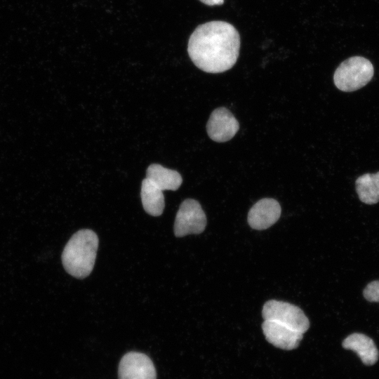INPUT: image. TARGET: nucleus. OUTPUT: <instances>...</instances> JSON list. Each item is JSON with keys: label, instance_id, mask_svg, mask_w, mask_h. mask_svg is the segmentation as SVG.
<instances>
[{"label": "nucleus", "instance_id": "nucleus-5", "mask_svg": "<svg viewBox=\"0 0 379 379\" xmlns=\"http://www.w3.org/2000/svg\"><path fill=\"white\" fill-rule=\"evenodd\" d=\"M207 223L206 216L200 204L187 199L180 204L174 222V234L177 237L187 234H200Z\"/></svg>", "mask_w": 379, "mask_h": 379}, {"label": "nucleus", "instance_id": "nucleus-7", "mask_svg": "<svg viewBox=\"0 0 379 379\" xmlns=\"http://www.w3.org/2000/svg\"><path fill=\"white\" fill-rule=\"evenodd\" d=\"M239 124L232 112L225 107L213 111L206 125L209 138L215 142H224L232 139L237 133Z\"/></svg>", "mask_w": 379, "mask_h": 379}, {"label": "nucleus", "instance_id": "nucleus-15", "mask_svg": "<svg viewBox=\"0 0 379 379\" xmlns=\"http://www.w3.org/2000/svg\"><path fill=\"white\" fill-rule=\"evenodd\" d=\"M203 4L213 6H220L224 3V0H199Z\"/></svg>", "mask_w": 379, "mask_h": 379}, {"label": "nucleus", "instance_id": "nucleus-3", "mask_svg": "<svg viewBox=\"0 0 379 379\" xmlns=\"http://www.w3.org/2000/svg\"><path fill=\"white\" fill-rule=\"evenodd\" d=\"M373 73V66L370 60L361 56H353L337 67L333 81L342 91H355L366 86L371 80Z\"/></svg>", "mask_w": 379, "mask_h": 379}, {"label": "nucleus", "instance_id": "nucleus-4", "mask_svg": "<svg viewBox=\"0 0 379 379\" xmlns=\"http://www.w3.org/2000/svg\"><path fill=\"white\" fill-rule=\"evenodd\" d=\"M264 320L272 321L302 333L310 327V321L302 310L288 302L271 300L266 302L262 308Z\"/></svg>", "mask_w": 379, "mask_h": 379}, {"label": "nucleus", "instance_id": "nucleus-8", "mask_svg": "<svg viewBox=\"0 0 379 379\" xmlns=\"http://www.w3.org/2000/svg\"><path fill=\"white\" fill-rule=\"evenodd\" d=\"M262 329L270 343L286 350L296 348L303 337V333L272 321L264 320Z\"/></svg>", "mask_w": 379, "mask_h": 379}, {"label": "nucleus", "instance_id": "nucleus-1", "mask_svg": "<svg viewBox=\"0 0 379 379\" xmlns=\"http://www.w3.org/2000/svg\"><path fill=\"white\" fill-rule=\"evenodd\" d=\"M240 44L239 34L232 24L215 20L197 27L190 37L187 52L199 69L221 73L235 65Z\"/></svg>", "mask_w": 379, "mask_h": 379}, {"label": "nucleus", "instance_id": "nucleus-6", "mask_svg": "<svg viewBox=\"0 0 379 379\" xmlns=\"http://www.w3.org/2000/svg\"><path fill=\"white\" fill-rule=\"evenodd\" d=\"M155 367L146 354L137 352L126 353L119 366V379H156Z\"/></svg>", "mask_w": 379, "mask_h": 379}, {"label": "nucleus", "instance_id": "nucleus-13", "mask_svg": "<svg viewBox=\"0 0 379 379\" xmlns=\"http://www.w3.org/2000/svg\"><path fill=\"white\" fill-rule=\"evenodd\" d=\"M355 188L361 202L369 205L377 204L379 201V171L357 178Z\"/></svg>", "mask_w": 379, "mask_h": 379}, {"label": "nucleus", "instance_id": "nucleus-10", "mask_svg": "<svg viewBox=\"0 0 379 379\" xmlns=\"http://www.w3.org/2000/svg\"><path fill=\"white\" fill-rule=\"evenodd\" d=\"M342 345L355 352L365 365H373L378 359L379 352L374 341L365 334L352 333L344 339Z\"/></svg>", "mask_w": 379, "mask_h": 379}, {"label": "nucleus", "instance_id": "nucleus-12", "mask_svg": "<svg viewBox=\"0 0 379 379\" xmlns=\"http://www.w3.org/2000/svg\"><path fill=\"white\" fill-rule=\"evenodd\" d=\"M146 178L163 191L176 190L182 182V178L178 171L157 164H152L147 168Z\"/></svg>", "mask_w": 379, "mask_h": 379}, {"label": "nucleus", "instance_id": "nucleus-9", "mask_svg": "<svg viewBox=\"0 0 379 379\" xmlns=\"http://www.w3.org/2000/svg\"><path fill=\"white\" fill-rule=\"evenodd\" d=\"M281 212L280 204L277 200L264 198L251 208L248 214V222L253 229L265 230L278 220Z\"/></svg>", "mask_w": 379, "mask_h": 379}, {"label": "nucleus", "instance_id": "nucleus-11", "mask_svg": "<svg viewBox=\"0 0 379 379\" xmlns=\"http://www.w3.org/2000/svg\"><path fill=\"white\" fill-rule=\"evenodd\" d=\"M140 196L144 210L152 216L162 214L165 203L163 190L145 178L141 185Z\"/></svg>", "mask_w": 379, "mask_h": 379}, {"label": "nucleus", "instance_id": "nucleus-2", "mask_svg": "<svg viewBox=\"0 0 379 379\" xmlns=\"http://www.w3.org/2000/svg\"><path fill=\"white\" fill-rule=\"evenodd\" d=\"M98 243L97 234L91 230L83 229L75 232L62 253L65 271L77 279L88 277L94 267Z\"/></svg>", "mask_w": 379, "mask_h": 379}, {"label": "nucleus", "instance_id": "nucleus-14", "mask_svg": "<svg viewBox=\"0 0 379 379\" xmlns=\"http://www.w3.org/2000/svg\"><path fill=\"white\" fill-rule=\"evenodd\" d=\"M363 295L369 302H379V280L367 284L363 291Z\"/></svg>", "mask_w": 379, "mask_h": 379}]
</instances>
